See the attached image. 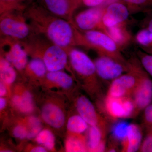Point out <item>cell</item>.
<instances>
[{
  "label": "cell",
  "mask_w": 152,
  "mask_h": 152,
  "mask_svg": "<svg viewBox=\"0 0 152 152\" xmlns=\"http://www.w3.org/2000/svg\"><path fill=\"white\" fill-rule=\"evenodd\" d=\"M31 8L28 13L35 28L46 35L52 43L66 50L78 45L77 29L72 21L48 15V11L40 7Z\"/></svg>",
  "instance_id": "obj_1"
},
{
  "label": "cell",
  "mask_w": 152,
  "mask_h": 152,
  "mask_svg": "<svg viewBox=\"0 0 152 152\" xmlns=\"http://www.w3.org/2000/svg\"><path fill=\"white\" fill-rule=\"evenodd\" d=\"M78 45L92 49L99 55L107 56L127 64L126 59L118 45L108 35L100 30L80 31L78 29Z\"/></svg>",
  "instance_id": "obj_2"
},
{
  "label": "cell",
  "mask_w": 152,
  "mask_h": 152,
  "mask_svg": "<svg viewBox=\"0 0 152 152\" xmlns=\"http://www.w3.org/2000/svg\"><path fill=\"white\" fill-rule=\"evenodd\" d=\"M72 67L85 82L92 94L101 97L102 90L94 62L84 52L72 48L67 50Z\"/></svg>",
  "instance_id": "obj_3"
},
{
  "label": "cell",
  "mask_w": 152,
  "mask_h": 152,
  "mask_svg": "<svg viewBox=\"0 0 152 152\" xmlns=\"http://www.w3.org/2000/svg\"><path fill=\"white\" fill-rule=\"evenodd\" d=\"M128 63L138 78L137 84L131 96L135 105L137 116L152 102V79L136 55L128 60Z\"/></svg>",
  "instance_id": "obj_4"
},
{
  "label": "cell",
  "mask_w": 152,
  "mask_h": 152,
  "mask_svg": "<svg viewBox=\"0 0 152 152\" xmlns=\"http://www.w3.org/2000/svg\"><path fill=\"white\" fill-rule=\"evenodd\" d=\"M19 10L14 9L3 13L0 20L1 33L19 41L29 37L32 28L27 23L23 15L19 14Z\"/></svg>",
  "instance_id": "obj_5"
},
{
  "label": "cell",
  "mask_w": 152,
  "mask_h": 152,
  "mask_svg": "<svg viewBox=\"0 0 152 152\" xmlns=\"http://www.w3.org/2000/svg\"><path fill=\"white\" fill-rule=\"evenodd\" d=\"M102 106L108 118L115 121L137 116L135 105L131 96L114 97L106 95Z\"/></svg>",
  "instance_id": "obj_6"
},
{
  "label": "cell",
  "mask_w": 152,
  "mask_h": 152,
  "mask_svg": "<svg viewBox=\"0 0 152 152\" xmlns=\"http://www.w3.org/2000/svg\"><path fill=\"white\" fill-rule=\"evenodd\" d=\"M94 62L99 78L105 81L111 83L129 70L128 63L124 64L107 56L99 55Z\"/></svg>",
  "instance_id": "obj_7"
},
{
  "label": "cell",
  "mask_w": 152,
  "mask_h": 152,
  "mask_svg": "<svg viewBox=\"0 0 152 152\" xmlns=\"http://www.w3.org/2000/svg\"><path fill=\"white\" fill-rule=\"evenodd\" d=\"M129 70L111 82L107 94L114 97L132 96L137 84L138 76L128 64Z\"/></svg>",
  "instance_id": "obj_8"
},
{
  "label": "cell",
  "mask_w": 152,
  "mask_h": 152,
  "mask_svg": "<svg viewBox=\"0 0 152 152\" xmlns=\"http://www.w3.org/2000/svg\"><path fill=\"white\" fill-rule=\"evenodd\" d=\"M106 6L90 7L79 13L72 21L76 27L82 31L98 30L102 31V19Z\"/></svg>",
  "instance_id": "obj_9"
},
{
  "label": "cell",
  "mask_w": 152,
  "mask_h": 152,
  "mask_svg": "<svg viewBox=\"0 0 152 152\" xmlns=\"http://www.w3.org/2000/svg\"><path fill=\"white\" fill-rule=\"evenodd\" d=\"M130 15L127 7L121 1L110 3L106 6L103 15V31L107 28L126 23Z\"/></svg>",
  "instance_id": "obj_10"
},
{
  "label": "cell",
  "mask_w": 152,
  "mask_h": 152,
  "mask_svg": "<svg viewBox=\"0 0 152 152\" xmlns=\"http://www.w3.org/2000/svg\"><path fill=\"white\" fill-rule=\"evenodd\" d=\"M2 41V46L8 49L5 54L6 59L17 70H23L28 64L27 52L18 40L7 37Z\"/></svg>",
  "instance_id": "obj_11"
},
{
  "label": "cell",
  "mask_w": 152,
  "mask_h": 152,
  "mask_svg": "<svg viewBox=\"0 0 152 152\" xmlns=\"http://www.w3.org/2000/svg\"><path fill=\"white\" fill-rule=\"evenodd\" d=\"M76 107L79 115L89 126H98L108 129L107 120L98 113L89 99L85 96H80L76 100Z\"/></svg>",
  "instance_id": "obj_12"
},
{
  "label": "cell",
  "mask_w": 152,
  "mask_h": 152,
  "mask_svg": "<svg viewBox=\"0 0 152 152\" xmlns=\"http://www.w3.org/2000/svg\"><path fill=\"white\" fill-rule=\"evenodd\" d=\"M42 59L48 72L61 71L68 62L67 50L52 43L45 49Z\"/></svg>",
  "instance_id": "obj_13"
},
{
  "label": "cell",
  "mask_w": 152,
  "mask_h": 152,
  "mask_svg": "<svg viewBox=\"0 0 152 152\" xmlns=\"http://www.w3.org/2000/svg\"><path fill=\"white\" fill-rule=\"evenodd\" d=\"M108 129L98 126H90L88 129L86 143L88 151H106Z\"/></svg>",
  "instance_id": "obj_14"
},
{
  "label": "cell",
  "mask_w": 152,
  "mask_h": 152,
  "mask_svg": "<svg viewBox=\"0 0 152 152\" xmlns=\"http://www.w3.org/2000/svg\"><path fill=\"white\" fill-rule=\"evenodd\" d=\"M143 140L142 127L137 124H130L126 137L121 143V152L139 151Z\"/></svg>",
  "instance_id": "obj_15"
},
{
  "label": "cell",
  "mask_w": 152,
  "mask_h": 152,
  "mask_svg": "<svg viewBox=\"0 0 152 152\" xmlns=\"http://www.w3.org/2000/svg\"><path fill=\"white\" fill-rule=\"evenodd\" d=\"M46 8L50 13L69 21L77 8L72 0H44Z\"/></svg>",
  "instance_id": "obj_16"
},
{
  "label": "cell",
  "mask_w": 152,
  "mask_h": 152,
  "mask_svg": "<svg viewBox=\"0 0 152 152\" xmlns=\"http://www.w3.org/2000/svg\"><path fill=\"white\" fill-rule=\"evenodd\" d=\"M104 32L113 39L121 51L129 46L134 39L127 27V22L107 28Z\"/></svg>",
  "instance_id": "obj_17"
},
{
  "label": "cell",
  "mask_w": 152,
  "mask_h": 152,
  "mask_svg": "<svg viewBox=\"0 0 152 152\" xmlns=\"http://www.w3.org/2000/svg\"><path fill=\"white\" fill-rule=\"evenodd\" d=\"M41 115L47 124L56 129L62 127L65 121L63 111L59 107L53 104H46L42 109Z\"/></svg>",
  "instance_id": "obj_18"
},
{
  "label": "cell",
  "mask_w": 152,
  "mask_h": 152,
  "mask_svg": "<svg viewBox=\"0 0 152 152\" xmlns=\"http://www.w3.org/2000/svg\"><path fill=\"white\" fill-rule=\"evenodd\" d=\"M127 7L131 15L152 13V0H120Z\"/></svg>",
  "instance_id": "obj_19"
},
{
  "label": "cell",
  "mask_w": 152,
  "mask_h": 152,
  "mask_svg": "<svg viewBox=\"0 0 152 152\" xmlns=\"http://www.w3.org/2000/svg\"><path fill=\"white\" fill-rule=\"evenodd\" d=\"M134 39L141 50L152 55V31L145 28H141L136 34Z\"/></svg>",
  "instance_id": "obj_20"
},
{
  "label": "cell",
  "mask_w": 152,
  "mask_h": 152,
  "mask_svg": "<svg viewBox=\"0 0 152 152\" xmlns=\"http://www.w3.org/2000/svg\"><path fill=\"white\" fill-rule=\"evenodd\" d=\"M12 102L22 113H28L34 110L32 96L29 92L25 91L21 96L16 95L13 98Z\"/></svg>",
  "instance_id": "obj_21"
},
{
  "label": "cell",
  "mask_w": 152,
  "mask_h": 152,
  "mask_svg": "<svg viewBox=\"0 0 152 152\" xmlns=\"http://www.w3.org/2000/svg\"><path fill=\"white\" fill-rule=\"evenodd\" d=\"M46 76L49 81L64 88H69L73 85L72 78L61 71L48 72Z\"/></svg>",
  "instance_id": "obj_22"
},
{
  "label": "cell",
  "mask_w": 152,
  "mask_h": 152,
  "mask_svg": "<svg viewBox=\"0 0 152 152\" xmlns=\"http://www.w3.org/2000/svg\"><path fill=\"white\" fill-rule=\"evenodd\" d=\"M0 76L2 82L7 85L12 84L16 78L14 67L5 58H1Z\"/></svg>",
  "instance_id": "obj_23"
},
{
  "label": "cell",
  "mask_w": 152,
  "mask_h": 152,
  "mask_svg": "<svg viewBox=\"0 0 152 152\" xmlns=\"http://www.w3.org/2000/svg\"><path fill=\"white\" fill-rule=\"evenodd\" d=\"M66 149L69 152L88 151L86 140L81 134H74L67 140Z\"/></svg>",
  "instance_id": "obj_24"
},
{
  "label": "cell",
  "mask_w": 152,
  "mask_h": 152,
  "mask_svg": "<svg viewBox=\"0 0 152 152\" xmlns=\"http://www.w3.org/2000/svg\"><path fill=\"white\" fill-rule=\"evenodd\" d=\"M89 125L80 115L71 116L68 120L67 128L73 134H81L88 130Z\"/></svg>",
  "instance_id": "obj_25"
},
{
  "label": "cell",
  "mask_w": 152,
  "mask_h": 152,
  "mask_svg": "<svg viewBox=\"0 0 152 152\" xmlns=\"http://www.w3.org/2000/svg\"><path fill=\"white\" fill-rule=\"evenodd\" d=\"M36 140L38 143L48 151H52L54 148L55 137L52 132L49 130L41 131L36 137Z\"/></svg>",
  "instance_id": "obj_26"
},
{
  "label": "cell",
  "mask_w": 152,
  "mask_h": 152,
  "mask_svg": "<svg viewBox=\"0 0 152 152\" xmlns=\"http://www.w3.org/2000/svg\"><path fill=\"white\" fill-rule=\"evenodd\" d=\"M28 66L30 71L37 77H42L46 75L48 71L42 59L37 57L34 58L30 61Z\"/></svg>",
  "instance_id": "obj_27"
},
{
  "label": "cell",
  "mask_w": 152,
  "mask_h": 152,
  "mask_svg": "<svg viewBox=\"0 0 152 152\" xmlns=\"http://www.w3.org/2000/svg\"><path fill=\"white\" fill-rule=\"evenodd\" d=\"M129 124L123 121H118L113 126L112 134L113 140L121 143L124 139L127 132L128 126Z\"/></svg>",
  "instance_id": "obj_28"
},
{
  "label": "cell",
  "mask_w": 152,
  "mask_h": 152,
  "mask_svg": "<svg viewBox=\"0 0 152 152\" xmlns=\"http://www.w3.org/2000/svg\"><path fill=\"white\" fill-rule=\"evenodd\" d=\"M28 124L29 127L28 130V139H32L35 137L42 131V124L41 121L36 117L32 116L29 118L28 120Z\"/></svg>",
  "instance_id": "obj_29"
},
{
  "label": "cell",
  "mask_w": 152,
  "mask_h": 152,
  "mask_svg": "<svg viewBox=\"0 0 152 152\" xmlns=\"http://www.w3.org/2000/svg\"><path fill=\"white\" fill-rule=\"evenodd\" d=\"M136 56L145 69L152 78V55L147 53L139 49L136 51Z\"/></svg>",
  "instance_id": "obj_30"
},
{
  "label": "cell",
  "mask_w": 152,
  "mask_h": 152,
  "mask_svg": "<svg viewBox=\"0 0 152 152\" xmlns=\"http://www.w3.org/2000/svg\"><path fill=\"white\" fill-rule=\"evenodd\" d=\"M142 125L146 132L152 130V102L143 111Z\"/></svg>",
  "instance_id": "obj_31"
},
{
  "label": "cell",
  "mask_w": 152,
  "mask_h": 152,
  "mask_svg": "<svg viewBox=\"0 0 152 152\" xmlns=\"http://www.w3.org/2000/svg\"><path fill=\"white\" fill-rule=\"evenodd\" d=\"M24 0H0L1 5V13L7 11L20 9L23 7L21 3Z\"/></svg>",
  "instance_id": "obj_32"
},
{
  "label": "cell",
  "mask_w": 152,
  "mask_h": 152,
  "mask_svg": "<svg viewBox=\"0 0 152 152\" xmlns=\"http://www.w3.org/2000/svg\"><path fill=\"white\" fill-rule=\"evenodd\" d=\"M139 152H152V130L146 132Z\"/></svg>",
  "instance_id": "obj_33"
},
{
  "label": "cell",
  "mask_w": 152,
  "mask_h": 152,
  "mask_svg": "<svg viewBox=\"0 0 152 152\" xmlns=\"http://www.w3.org/2000/svg\"><path fill=\"white\" fill-rule=\"evenodd\" d=\"M13 133L17 138L24 139L27 138L28 130L24 126L19 125L14 129Z\"/></svg>",
  "instance_id": "obj_34"
},
{
  "label": "cell",
  "mask_w": 152,
  "mask_h": 152,
  "mask_svg": "<svg viewBox=\"0 0 152 152\" xmlns=\"http://www.w3.org/2000/svg\"><path fill=\"white\" fill-rule=\"evenodd\" d=\"M141 28H145L152 32V13L146 15L141 22Z\"/></svg>",
  "instance_id": "obj_35"
},
{
  "label": "cell",
  "mask_w": 152,
  "mask_h": 152,
  "mask_svg": "<svg viewBox=\"0 0 152 152\" xmlns=\"http://www.w3.org/2000/svg\"><path fill=\"white\" fill-rule=\"evenodd\" d=\"M106 0H82V3L89 7L102 5Z\"/></svg>",
  "instance_id": "obj_36"
},
{
  "label": "cell",
  "mask_w": 152,
  "mask_h": 152,
  "mask_svg": "<svg viewBox=\"0 0 152 152\" xmlns=\"http://www.w3.org/2000/svg\"><path fill=\"white\" fill-rule=\"evenodd\" d=\"M7 94V88L5 86V84L3 82H1L0 84V96L1 97L5 96Z\"/></svg>",
  "instance_id": "obj_37"
},
{
  "label": "cell",
  "mask_w": 152,
  "mask_h": 152,
  "mask_svg": "<svg viewBox=\"0 0 152 152\" xmlns=\"http://www.w3.org/2000/svg\"><path fill=\"white\" fill-rule=\"evenodd\" d=\"M32 152H47V149L42 146H37L33 148L31 151Z\"/></svg>",
  "instance_id": "obj_38"
},
{
  "label": "cell",
  "mask_w": 152,
  "mask_h": 152,
  "mask_svg": "<svg viewBox=\"0 0 152 152\" xmlns=\"http://www.w3.org/2000/svg\"><path fill=\"white\" fill-rule=\"evenodd\" d=\"M6 104H7V102L5 99L3 97H1L0 99V109L1 110L4 108L5 107H6Z\"/></svg>",
  "instance_id": "obj_39"
},
{
  "label": "cell",
  "mask_w": 152,
  "mask_h": 152,
  "mask_svg": "<svg viewBox=\"0 0 152 152\" xmlns=\"http://www.w3.org/2000/svg\"><path fill=\"white\" fill-rule=\"evenodd\" d=\"M72 1L77 8L82 3V0H72Z\"/></svg>",
  "instance_id": "obj_40"
}]
</instances>
